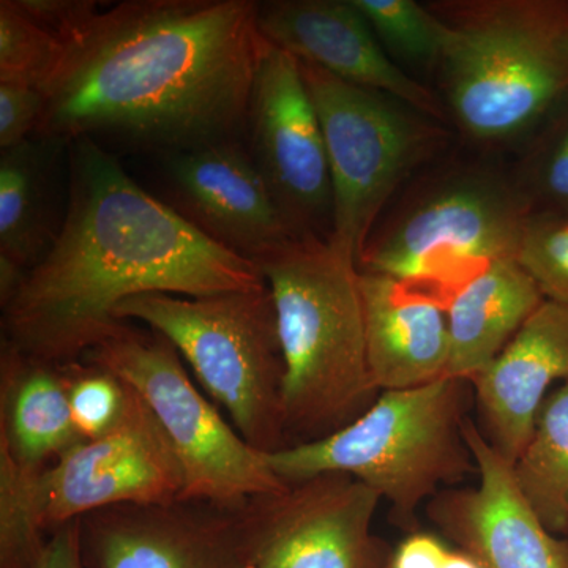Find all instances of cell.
Returning <instances> with one entry per match:
<instances>
[{
    "mask_svg": "<svg viewBox=\"0 0 568 568\" xmlns=\"http://www.w3.org/2000/svg\"><path fill=\"white\" fill-rule=\"evenodd\" d=\"M448 552L443 537L416 530L394 549L390 568H443Z\"/></svg>",
    "mask_w": 568,
    "mask_h": 568,
    "instance_id": "obj_31",
    "label": "cell"
},
{
    "mask_svg": "<svg viewBox=\"0 0 568 568\" xmlns=\"http://www.w3.org/2000/svg\"><path fill=\"white\" fill-rule=\"evenodd\" d=\"M428 7L448 28L437 65L448 111L470 140H519L568 102V0Z\"/></svg>",
    "mask_w": 568,
    "mask_h": 568,
    "instance_id": "obj_4",
    "label": "cell"
},
{
    "mask_svg": "<svg viewBox=\"0 0 568 568\" xmlns=\"http://www.w3.org/2000/svg\"><path fill=\"white\" fill-rule=\"evenodd\" d=\"M160 159L168 204L215 244L257 264L297 241L241 141Z\"/></svg>",
    "mask_w": 568,
    "mask_h": 568,
    "instance_id": "obj_15",
    "label": "cell"
},
{
    "mask_svg": "<svg viewBox=\"0 0 568 568\" xmlns=\"http://www.w3.org/2000/svg\"><path fill=\"white\" fill-rule=\"evenodd\" d=\"M58 237L2 306V343L54 365L81 361L141 294L205 297L265 283L260 267L141 189L106 148L70 142Z\"/></svg>",
    "mask_w": 568,
    "mask_h": 568,
    "instance_id": "obj_2",
    "label": "cell"
},
{
    "mask_svg": "<svg viewBox=\"0 0 568 568\" xmlns=\"http://www.w3.org/2000/svg\"><path fill=\"white\" fill-rule=\"evenodd\" d=\"M252 0H129L65 43L33 136L159 156L241 141L265 40Z\"/></svg>",
    "mask_w": 568,
    "mask_h": 568,
    "instance_id": "obj_1",
    "label": "cell"
},
{
    "mask_svg": "<svg viewBox=\"0 0 568 568\" xmlns=\"http://www.w3.org/2000/svg\"><path fill=\"white\" fill-rule=\"evenodd\" d=\"M0 444V568H37L50 534L41 510L40 476Z\"/></svg>",
    "mask_w": 568,
    "mask_h": 568,
    "instance_id": "obj_23",
    "label": "cell"
},
{
    "mask_svg": "<svg viewBox=\"0 0 568 568\" xmlns=\"http://www.w3.org/2000/svg\"><path fill=\"white\" fill-rule=\"evenodd\" d=\"M515 260L545 301L568 306V211L530 212Z\"/></svg>",
    "mask_w": 568,
    "mask_h": 568,
    "instance_id": "obj_27",
    "label": "cell"
},
{
    "mask_svg": "<svg viewBox=\"0 0 568 568\" xmlns=\"http://www.w3.org/2000/svg\"><path fill=\"white\" fill-rule=\"evenodd\" d=\"M37 568H84L80 552L78 519L52 530L43 558Z\"/></svg>",
    "mask_w": 568,
    "mask_h": 568,
    "instance_id": "obj_32",
    "label": "cell"
},
{
    "mask_svg": "<svg viewBox=\"0 0 568 568\" xmlns=\"http://www.w3.org/2000/svg\"><path fill=\"white\" fill-rule=\"evenodd\" d=\"M315 106L334 192L331 244L358 265L366 242L399 183L433 159L447 132L386 93L297 61Z\"/></svg>",
    "mask_w": 568,
    "mask_h": 568,
    "instance_id": "obj_8",
    "label": "cell"
},
{
    "mask_svg": "<svg viewBox=\"0 0 568 568\" xmlns=\"http://www.w3.org/2000/svg\"><path fill=\"white\" fill-rule=\"evenodd\" d=\"M256 21L267 43L297 61L315 63L349 84L394 97L435 121L446 119V108L435 93L387 58L353 0L257 2Z\"/></svg>",
    "mask_w": 568,
    "mask_h": 568,
    "instance_id": "obj_16",
    "label": "cell"
},
{
    "mask_svg": "<svg viewBox=\"0 0 568 568\" xmlns=\"http://www.w3.org/2000/svg\"><path fill=\"white\" fill-rule=\"evenodd\" d=\"M84 568H256L260 496L235 506L178 499L78 519Z\"/></svg>",
    "mask_w": 568,
    "mask_h": 568,
    "instance_id": "obj_10",
    "label": "cell"
},
{
    "mask_svg": "<svg viewBox=\"0 0 568 568\" xmlns=\"http://www.w3.org/2000/svg\"><path fill=\"white\" fill-rule=\"evenodd\" d=\"M22 13L54 33L63 47L102 11L93 0H17Z\"/></svg>",
    "mask_w": 568,
    "mask_h": 568,
    "instance_id": "obj_30",
    "label": "cell"
},
{
    "mask_svg": "<svg viewBox=\"0 0 568 568\" xmlns=\"http://www.w3.org/2000/svg\"><path fill=\"white\" fill-rule=\"evenodd\" d=\"M183 487L173 447L133 390L121 424L106 435L81 439L41 470L44 529L51 534L103 508L173 503Z\"/></svg>",
    "mask_w": 568,
    "mask_h": 568,
    "instance_id": "obj_12",
    "label": "cell"
},
{
    "mask_svg": "<svg viewBox=\"0 0 568 568\" xmlns=\"http://www.w3.org/2000/svg\"><path fill=\"white\" fill-rule=\"evenodd\" d=\"M474 409L470 381L446 376L406 390L381 392L361 417L334 435L265 454L284 484L346 474L390 504V521L420 530L422 508L477 474L465 437Z\"/></svg>",
    "mask_w": 568,
    "mask_h": 568,
    "instance_id": "obj_5",
    "label": "cell"
},
{
    "mask_svg": "<svg viewBox=\"0 0 568 568\" xmlns=\"http://www.w3.org/2000/svg\"><path fill=\"white\" fill-rule=\"evenodd\" d=\"M26 275L28 268L0 254V306L6 305L18 293Z\"/></svg>",
    "mask_w": 568,
    "mask_h": 568,
    "instance_id": "obj_33",
    "label": "cell"
},
{
    "mask_svg": "<svg viewBox=\"0 0 568 568\" xmlns=\"http://www.w3.org/2000/svg\"><path fill=\"white\" fill-rule=\"evenodd\" d=\"M373 32L402 58L439 63L448 40L446 22L414 0H353Z\"/></svg>",
    "mask_w": 568,
    "mask_h": 568,
    "instance_id": "obj_24",
    "label": "cell"
},
{
    "mask_svg": "<svg viewBox=\"0 0 568 568\" xmlns=\"http://www.w3.org/2000/svg\"><path fill=\"white\" fill-rule=\"evenodd\" d=\"M544 302L517 260L489 264L448 305L447 376L470 381L487 368Z\"/></svg>",
    "mask_w": 568,
    "mask_h": 568,
    "instance_id": "obj_20",
    "label": "cell"
},
{
    "mask_svg": "<svg viewBox=\"0 0 568 568\" xmlns=\"http://www.w3.org/2000/svg\"><path fill=\"white\" fill-rule=\"evenodd\" d=\"M465 437L478 485L443 489L426 504V517L440 536L481 568H568V537L541 525L519 493L514 466L489 446L473 417Z\"/></svg>",
    "mask_w": 568,
    "mask_h": 568,
    "instance_id": "obj_14",
    "label": "cell"
},
{
    "mask_svg": "<svg viewBox=\"0 0 568 568\" xmlns=\"http://www.w3.org/2000/svg\"><path fill=\"white\" fill-rule=\"evenodd\" d=\"M443 568H481V566L462 549H450Z\"/></svg>",
    "mask_w": 568,
    "mask_h": 568,
    "instance_id": "obj_34",
    "label": "cell"
},
{
    "mask_svg": "<svg viewBox=\"0 0 568 568\" xmlns=\"http://www.w3.org/2000/svg\"><path fill=\"white\" fill-rule=\"evenodd\" d=\"M519 183L534 211H568V102L549 119Z\"/></svg>",
    "mask_w": 568,
    "mask_h": 568,
    "instance_id": "obj_28",
    "label": "cell"
},
{
    "mask_svg": "<svg viewBox=\"0 0 568 568\" xmlns=\"http://www.w3.org/2000/svg\"><path fill=\"white\" fill-rule=\"evenodd\" d=\"M82 439L62 365L0 351V444L22 465L44 469Z\"/></svg>",
    "mask_w": 568,
    "mask_h": 568,
    "instance_id": "obj_19",
    "label": "cell"
},
{
    "mask_svg": "<svg viewBox=\"0 0 568 568\" xmlns=\"http://www.w3.org/2000/svg\"><path fill=\"white\" fill-rule=\"evenodd\" d=\"M532 201L489 170L450 171L406 194L377 222L358 271L386 275L448 308L497 260H515Z\"/></svg>",
    "mask_w": 568,
    "mask_h": 568,
    "instance_id": "obj_6",
    "label": "cell"
},
{
    "mask_svg": "<svg viewBox=\"0 0 568 568\" xmlns=\"http://www.w3.org/2000/svg\"><path fill=\"white\" fill-rule=\"evenodd\" d=\"M246 133L250 155L291 231L331 242L334 192L320 119L297 59L267 41Z\"/></svg>",
    "mask_w": 568,
    "mask_h": 568,
    "instance_id": "obj_11",
    "label": "cell"
},
{
    "mask_svg": "<svg viewBox=\"0 0 568 568\" xmlns=\"http://www.w3.org/2000/svg\"><path fill=\"white\" fill-rule=\"evenodd\" d=\"M43 106L41 89L0 82V151L31 140L39 126Z\"/></svg>",
    "mask_w": 568,
    "mask_h": 568,
    "instance_id": "obj_29",
    "label": "cell"
},
{
    "mask_svg": "<svg viewBox=\"0 0 568 568\" xmlns=\"http://www.w3.org/2000/svg\"><path fill=\"white\" fill-rule=\"evenodd\" d=\"M366 355L377 390H406L447 376V310L386 275L361 272Z\"/></svg>",
    "mask_w": 568,
    "mask_h": 568,
    "instance_id": "obj_18",
    "label": "cell"
},
{
    "mask_svg": "<svg viewBox=\"0 0 568 568\" xmlns=\"http://www.w3.org/2000/svg\"><path fill=\"white\" fill-rule=\"evenodd\" d=\"M81 361L110 369L151 409L182 467V499L235 506L287 488L264 452L250 446L196 387L166 336L119 321Z\"/></svg>",
    "mask_w": 568,
    "mask_h": 568,
    "instance_id": "obj_9",
    "label": "cell"
},
{
    "mask_svg": "<svg viewBox=\"0 0 568 568\" xmlns=\"http://www.w3.org/2000/svg\"><path fill=\"white\" fill-rule=\"evenodd\" d=\"M568 381V306L545 301L495 361L470 379L481 436L511 466L528 446L538 410Z\"/></svg>",
    "mask_w": 568,
    "mask_h": 568,
    "instance_id": "obj_17",
    "label": "cell"
},
{
    "mask_svg": "<svg viewBox=\"0 0 568 568\" xmlns=\"http://www.w3.org/2000/svg\"><path fill=\"white\" fill-rule=\"evenodd\" d=\"M115 317L166 336L250 446L264 454L287 447L286 364L267 283L205 297L141 294L122 302Z\"/></svg>",
    "mask_w": 568,
    "mask_h": 568,
    "instance_id": "obj_7",
    "label": "cell"
},
{
    "mask_svg": "<svg viewBox=\"0 0 568 568\" xmlns=\"http://www.w3.org/2000/svg\"><path fill=\"white\" fill-rule=\"evenodd\" d=\"M65 142L32 136L0 153V254L32 268L51 248L54 175Z\"/></svg>",
    "mask_w": 568,
    "mask_h": 568,
    "instance_id": "obj_21",
    "label": "cell"
},
{
    "mask_svg": "<svg viewBox=\"0 0 568 568\" xmlns=\"http://www.w3.org/2000/svg\"><path fill=\"white\" fill-rule=\"evenodd\" d=\"M63 51L62 41L22 13L17 0L0 2V82L41 89Z\"/></svg>",
    "mask_w": 568,
    "mask_h": 568,
    "instance_id": "obj_25",
    "label": "cell"
},
{
    "mask_svg": "<svg viewBox=\"0 0 568 568\" xmlns=\"http://www.w3.org/2000/svg\"><path fill=\"white\" fill-rule=\"evenodd\" d=\"M274 297L286 364L287 447L345 428L381 392L366 355L361 271L320 239H297L256 264Z\"/></svg>",
    "mask_w": 568,
    "mask_h": 568,
    "instance_id": "obj_3",
    "label": "cell"
},
{
    "mask_svg": "<svg viewBox=\"0 0 568 568\" xmlns=\"http://www.w3.org/2000/svg\"><path fill=\"white\" fill-rule=\"evenodd\" d=\"M514 477L541 525L556 536H568V381L545 398Z\"/></svg>",
    "mask_w": 568,
    "mask_h": 568,
    "instance_id": "obj_22",
    "label": "cell"
},
{
    "mask_svg": "<svg viewBox=\"0 0 568 568\" xmlns=\"http://www.w3.org/2000/svg\"><path fill=\"white\" fill-rule=\"evenodd\" d=\"M381 500L375 489L339 473L260 496L256 568H390L394 548L373 532Z\"/></svg>",
    "mask_w": 568,
    "mask_h": 568,
    "instance_id": "obj_13",
    "label": "cell"
},
{
    "mask_svg": "<svg viewBox=\"0 0 568 568\" xmlns=\"http://www.w3.org/2000/svg\"><path fill=\"white\" fill-rule=\"evenodd\" d=\"M74 425L82 439L106 435L129 413L133 388L103 366L78 361L62 365Z\"/></svg>",
    "mask_w": 568,
    "mask_h": 568,
    "instance_id": "obj_26",
    "label": "cell"
}]
</instances>
